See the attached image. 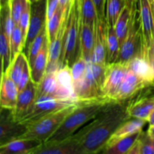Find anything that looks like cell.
Here are the masks:
<instances>
[{"instance_id": "2", "label": "cell", "mask_w": 154, "mask_h": 154, "mask_svg": "<svg viewBox=\"0 0 154 154\" xmlns=\"http://www.w3.org/2000/svg\"><path fill=\"white\" fill-rule=\"evenodd\" d=\"M112 102L110 99H104L79 102L78 106L66 117L57 130L45 142H56L67 139L96 117Z\"/></svg>"}, {"instance_id": "1", "label": "cell", "mask_w": 154, "mask_h": 154, "mask_svg": "<svg viewBox=\"0 0 154 154\" xmlns=\"http://www.w3.org/2000/svg\"><path fill=\"white\" fill-rule=\"evenodd\" d=\"M129 119L126 102H112L72 136L81 154L100 153L117 128Z\"/></svg>"}, {"instance_id": "14", "label": "cell", "mask_w": 154, "mask_h": 154, "mask_svg": "<svg viewBox=\"0 0 154 154\" xmlns=\"http://www.w3.org/2000/svg\"><path fill=\"white\" fill-rule=\"evenodd\" d=\"M2 108L0 123V142L1 144L20 137L26 129L25 126L15 121L11 114V110Z\"/></svg>"}, {"instance_id": "40", "label": "cell", "mask_w": 154, "mask_h": 154, "mask_svg": "<svg viewBox=\"0 0 154 154\" xmlns=\"http://www.w3.org/2000/svg\"><path fill=\"white\" fill-rule=\"evenodd\" d=\"M31 80V69H30L29 64L28 63L26 65L22 75L20 77V79L19 82H18L17 85V86L18 91L20 92L22 90H23Z\"/></svg>"}, {"instance_id": "8", "label": "cell", "mask_w": 154, "mask_h": 154, "mask_svg": "<svg viewBox=\"0 0 154 154\" xmlns=\"http://www.w3.org/2000/svg\"><path fill=\"white\" fill-rule=\"evenodd\" d=\"M129 70L128 63L116 62L106 65L105 81L102 86L104 97L114 101V96Z\"/></svg>"}, {"instance_id": "38", "label": "cell", "mask_w": 154, "mask_h": 154, "mask_svg": "<svg viewBox=\"0 0 154 154\" xmlns=\"http://www.w3.org/2000/svg\"><path fill=\"white\" fill-rule=\"evenodd\" d=\"M87 63H88V62L81 55L75 60V62L71 67L74 82L78 81L84 76L86 70H87Z\"/></svg>"}, {"instance_id": "10", "label": "cell", "mask_w": 154, "mask_h": 154, "mask_svg": "<svg viewBox=\"0 0 154 154\" xmlns=\"http://www.w3.org/2000/svg\"><path fill=\"white\" fill-rule=\"evenodd\" d=\"M74 92L78 102L109 99L104 97L102 86L86 74L81 79L74 82Z\"/></svg>"}, {"instance_id": "19", "label": "cell", "mask_w": 154, "mask_h": 154, "mask_svg": "<svg viewBox=\"0 0 154 154\" xmlns=\"http://www.w3.org/2000/svg\"><path fill=\"white\" fill-rule=\"evenodd\" d=\"M42 142L37 139L18 138L0 145V154H31Z\"/></svg>"}, {"instance_id": "3", "label": "cell", "mask_w": 154, "mask_h": 154, "mask_svg": "<svg viewBox=\"0 0 154 154\" xmlns=\"http://www.w3.org/2000/svg\"><path fill=\"white\" fill-rule=\"evenodd\" d=\"M78 104L70 105L61 110L53 112L38 121L26 126V129L20 138H31L37 139L45 142L57 130L66 117L78 106Z\"/></svg>"}, {"instance_id": "33", "label": "cell", "mask_w": 154, "mask_h": 154, "mask_svg": "<svg viewBox=\"0 0 154 154\" xmlns=\"http://www.w3.org/2000/svg\"><path fill=\"white\" fill-rule=\"evenodd\" d=\"M0 52L2 57V72L4 73L7 72L11 63V54L9 39L2 29L0 34Z\"/></svg>"}, {"instance_id": "51", "label": "cell", "mask_w": 154, "mask_h": 154, "mask_svg": "<svg viewBox=\"0 0 154 154\" xmlns=\"http://www.w3.org/2000/svg\"><path fill=\"white\" fill-rule=\"evenodd\" d=\"M48 1H51V0H48Z\"/></svg>"}, {"instance_id": "44", "label": "cell", "mask_w": 154, "mask_h": 154, "mask_svg": "<svg viewBox=\"0 0 154 154\" xmlns=\"http://www.w3.org/2000/svg\"><path fill=\"white\" fill-rule=\"evenodd\" d=\"M126 6H127L129 8H130L131 10L132 9V8L135 6V5L137 4L138 2V0H126Z\"/></svg>"}, {"instance_id": "6", "label": "cell", "mask_w": 154, "mask_h": 154, "mask_svg": "<svg viewBox=\"0 0 154 154\" xmlns=\"http://www.w3.org/2000/svg\"><path fill=\"white\" fill-rule=\"evenodd\" d=\"M78 102L58 99L49 96H41L36 98L28 112L22 117L18 123L26 127L29 125L38 121L42 117L53 112L61 110L70 105L78 104Z\"/></svg>"}, {"instance_id": "22", "label": "cell", "mask_w": 154, "mask_h": 154, "mask_svg": "<svg viewBox=\"0 0 154 154\" xmlns=\"http://www.w3.org/2000/svg\"><path fill=\"white\" fill-rule=\"evenodd\" d=\"M48 50L49 42L47 37L40 52L36 57L34 63L31 67V79L36 84H38L41 82L46 73L48 60Z\"/></svg>"}, {"instance_id": "23", "label": "cell", "mask_w": 154, "mask_h": 154, "mask_svg": "<svg viewBox=\"0 0 154 154\" xmlns=\"http://www.w3.org/2000/svg\"><path fill=\"white\" fill-rule=\"evenodd\" d=\"M141 132H136L124 138H119L111 142H108L100 153L106 154H128L132 146L136 142Z\"/></svg>"}, {"instance_id": "18", "label": "cell", "mask_w": 154, "mask_h": 154, "mask_svg": "<svg viewBox=\"0 0 154 154\" xmlns=\"http://www.w3.org/2000/svg\"><path fill=\"white\" fill-rule=\"evenodd\" d=\"M18 93L16 83L9 77L7 72L2 74L0 88V105L2 108L13 110L16 106Z\"/></svg>"}, {"instance_id": "31", "label": "cell", "mask_w": 154, "mask_h": 154, "mask_svg": "<svg viewBox=\"0 0 154 154\" xmlns=\"http://www.w3.org/2000/svg\"><path fill=\"white\" fill-rule=\"evenodd\" d=\"M28 63V59L26 56L23 52H20L12 60L8 69L6 72L9 77L16 83L17 85L20 79L26 65Z\"/></svg>"}, {"instance_id": "49", "label": "cell", "mask_w": 154, "mask_h": 154, "mask_svg": "<svg viewBox=\"0 0 154 154\" xmlns=\"http://www.w3.org/2000/svg\"><path fill=\"white\" fill-rule=\"evenodd\" d=\"M153 147H154V139H153Z\"/></svg>"}, {"instance_id": "37", "label": "cell", "mask_w": 154, "mask_h": 154, "mask_svg": "<svg viewBox=\"0 0 154 154\" xmlns=\"http://www.w3.org/2000/svg\"><path fill=\"white\" fill-rule=\"evenodd\" d=\"M29 3H31L29 0H9L8 1L11 15L16 25L19 24L21 14Z\"/></svg>"}, {"instance_id": "5", "label": "cell", "mask_w": 154, "mask_h": 154, "mask_svg": "<svg viewBox=\"0 0 154 154\" xmlns=\"http://www.w3.org/2000/svg\"><path fill=\"white\" fill-rule=\"evenodd\" d=\"M80 30H81V17L78 9V1L75 0L71 7L66 30L64 57H63L64 66L72 67L75 60L81 55Z\"/></svg>"}, {"instance_id": "13", "label": "cell", "mask_w": 154, "mask_h": 154, "mask_svg": "<svg viewBox=\"0 0 154 154\" xmlns=\"http://www.w3.org/2000/svg\"><path fill=\"white\" fill-rule=\"evenodd\" d=\"M148 86L150 85L133 72L129 70L113 100L116 102H126Z\"/></svg>"}, {"instance_id": "43", "label": "cell", "mask_w": 154, "mask_h": 154, "mask_svg": "<svg viewBox=\"0 0 154 154\" xmlns=\"http://www.w3.org/2000/svg\"><path fill=\"white\" fill-rule=\"evenodd\" d=\"M75 1V0H59V5L64 11H66L72 7Z\"/></svg>"}, {"instance_id": "41", "label": "cell", "mask_w": 154, "mask_h": 154, "mask_svg": "<svg viewBox=\"0 0 154 154\" xmlns=\"http://www.w3.org/2000/svg\"><path fill=\"white\" fill-rule=\"evenodd\" d=\"M95 6L96 8L99 19H105L106 18L105 15V6H106V0H93Z\"/></svg>"}, {"instance_id": "50", "label": "cell", "mask_w": 154, "mask_h": 154, "mask_svg": "<svg viewBox=\"0 0 154 154\" xmlns=\"http://www.w3.org/2000/svg\"><path fill=\"white\" fill-rule=\"evenodd\" d=\"M153 86H154V82H153Z\"/></svg>"}, {"instance_id": "47", "label": "cell", "mask_w": 154, "mask_h": 154, "mask_svg": "<svg viewBox=\"0 0 154 154\" xmlns=\"http://www.w3.org/2000/svg\"><path fill=\"white\" fill-rule=\"evenodd\" d=\"M9 0H0V3H1V7L2 6H4L5 5L8 4Z\"/></svg>"}, {"instance_id": "11", "label": "cell", "mask_w": 154, "mask_h": 154, "mask_svg": "<svg viewBox=\"0 0 154 154\" xmlns=\"http://www.w3.org/2000/svg\"><path fill=\"white\" fill-rule=\"evenodd\" d=\"M149 90L134 96L126 101V111L130 118L148 120L154 109V95L149 94Z\"/></svg>"}, {"instance_id": "12", "label": "cell", "mask_w": 154, "mask_h": 154, "mask_svg": "<svg viewBox=\"0 0 154 154\" xmlns=\"http://www.w3.org/2000/svg\"><path fill=\"white\" fill-rule=\"evenodd\" d=\"M41 96H49L78 102L75 96L61 87L57 80L56 72H46L41 82L38 84L36 98Z\"/></svg>"}, {"instance_id": "46", "label": "cell", "mask_w": 154, "mask_h": 154, "mask_svg": "<svg viewBox=\"0 0 154 154\" xmlns=\"http://www.w3.org/2000/svg\"><path fill=\"white\" fill-rule=\"evenodd\" d=\"M147 122L149 123V125H153L154 124V109L153 111L151 112L150 115L149 116L148 120H147Z\"/></svg>"}, {"instance_id": "32", "label": "cell", "mask_w": 154, "mask_h": 154, "mask_svg": "<svg viewBox=\"0 0 154 154\" xmlns=\"http://www.w3.org/2000/svg\"><path fill=\"white\" fill-rule=\"evenodd\" d=\"M10 48L11 54V61L16 57V56L20 52H23L25 45L23 35L22 31L18 25L15 26L14 29L12 31L10 39Z\"/></svg>"}, {"instance_id": "16", "label": "cell", "mask_w": 154, "mask_h": 154, "mask_svg": "<svg viewBox=\"0 0 154 154\" xmlns=\"http://www.w3.org/2000/svg\"><path fill=\"white\" fill-rule=\"evenodd\" d=\"M107 30L106 18L98 19L95 29V46L91 62L96 64L106 66Z\"/></svg>"}, {"instance_id": "21", "label": "cell", "mask_w": 154, "mask_h": 154, "mask_svg": "<svg viewBox=\"0 0 154 154\" xmlns=\"http://www.w3.org/2000/svg\"><path fill=\"white\" fill-rule=\"evenodd\" d=\"M129 69L142 78L150 85L154 82V69L150 62L143 55L134 57L128 63Z\"/></svg>"}, {"instance_id": "52", "label": "cell", "mask_w": 154, "mask_h": 154, "mask_svg": "<svg viewBox=\"0 0 154 154\" xmlns=\"http://www.w3.org/2000/svg\"><path fill=\"white\" fill-rule=\"evenodd\" d=\"M153 1H154V0H153Z\"/></svg>"}, {"instance_id": "15", "label": "cell", "mask_w": 154, "mask_h": 154, "mask_svg": "<svg viewBox=\"0 0 154 154\" xmlns=\"http://www.w3.org/2000/svg\"><path fill=\"white\" fill-rule=\"evenodd\" d=\"M38 84L30 81L26 87L18 93L15 108L11 110V114L15 121L20 120L30 109L36 99Z\"/></svg>"}, {"instance_id": "35", "label": "cell", "mask_w": 154, "mask_h": 154, "mask_svg": "<svg viewBox=\"0 0 154 154\" xmlns=\"http://www.w3.org/2000/svg\"><path fill=\"white\" fill-rule=\"evenodd\" d=\"M57 78L59 83L63 88L67 90L72 96H75L74 92V81L72 75L71 67L68 66H64L56 72Z\"/></svg>"}, {"instance_id": "27", "label": "cell", "mask_w": 154, "mask_h": 154, "mask_svg": "<svg viewBox=\"0 0 154 154\" xmlns=\"http://www.w3.org/2000/svg\"><path fill=\"white\" fill-rule=\"evenodd\" d=\"M65 13H66V11H64L61 8V7L59 5L55 13L53 14V16L49 20H47V35H48V39L49 43L52 42L57 37L62 23H63Z\"/></svg>"}, {"instance_id": "17", "label": "cell", "mask_w": 154, "mask_h": 154, "mask_svg": "<svg viewBox=\"0 0 154 154\" xmlns=\"http://www.w3.org/2000/svg\"><path fill=\"white\" fill-rule=\"evenodd\" d=\"M31 154H81L76 141L71 136L56 142L42 143Z\"/></svg>"}, {"instance_id": "34", "label": "cell", "mask_w": 154, "mask_h": 154, "mask_svg": "<svg viewBox=\"0 0 154 154\" xmlns=\"http://www.w3.org/2000/svg\"><path fill=\"white\" fill-rule=\"evenodd\" d=\"M48 37L47 35V29L46 26L39 32V34L35 38L34 40L32 42L31 45L29 47V54L27 56V59H28L30 69L32 66L33 63H34L36 57L38 54L40 52L41 49H42V46H43L44 43H45V39Z\"/></svg>"}, {"instance_id": "20", "label": "cell", "mask_w": 154, "mask_h": 154, "mask_svg": "<svg viewBox=\"0 0 154 154\" xmlns=\"http://www.w3.org/2000/svg\"><path fill=\"white\" fill-rule=\"evenodd\" d=\"M96 26L81 22L80 30V51L81 56L87 62H91L95 46Z\"/></svg>"}, {"instance_id": "26", "label": "cell", "mask_w": 154, "mask_h": 154, "mask_svg": "<svg viewBox=\"0 0 154 154\" xmlns=\"http://www.w3.org/2000/svg\"><path fill=\"white\" fill-rule=\"evenodd\" d=\"M81 22L96 26L98 22V14L93 0H77Z\"/></svg>"}, {"instance_id": "39", "label": "cell", "mask_w": 154, "mask_h": 154, "mask_svg": "<svg viewBox=\"0 0 154 154\" xmlns=\"http://www.w3.org/2000/svg\"><path fill=\"white\" fill-rule=\"evenodd\" d=\"M31 6L32 3H29V4L26 7V8L24 9L23 11L21 14L19 24H18V26H19L20 28L21 31H22L23 35L24 40L25 41L27 35V32H28L29 26L30 17H31Z\"/></svg>"}, {"instance_id": "7", "label": "cell", "mask_w": 154, "mask_h": 154, "mask_svg": "<svg viewBox=\"0 0 154 154\" xmlns=\"http://www.w3.org/2000/svg\"><path fill=\"white\" fill-rule=\"evenodd\" d=\"M138 6L144 45L143 56L147 58L154 45V1L138 0Z\"/></svg>"}, {"instance_id": "9", "label": "cell", "mask_w": 154, "mask_h": 154, "mask_svg": "<svg viewBox=\"0 0 154 154\" xmlns=\"http://www.w3.org/2000/svg\"><path fill=\"white\" fill-rule=\"evenodd\" d=\"M47 23V0H39L32 3L31 17L29 26L26 38L23 52L28 56L29 50L32 42L41 31L46 26Z\"/></svg>"}, {"instance_id": "24", "label": "cell", "mask_w": 154, "mask_h": 154, "mask_svg": "<svg viewBox=\"0 0 154 154\" xmlns=\"http://www.w3.org/2000/svg\"><path fill=\"white\" fill-rule=\"evenodd\" d=\"M147 122V120H142V119H129L117 128V130L114 132V134L109 138L108 142H111V141H114L115 140L119 139V138H124V137L129 136V135L135 134L136 132H141L143 130V127Z\"/></svg>"}, {"instance_id": "48", "label": "cell", "mask_w": 154, "mask_h": 154, "mask_svg": "<svg viewBox=\"0 0 154 154\" xmlns=\"http://www.w3.org/2000/svg\"><path fill=\"white\" fill-rule=\"evenodd\" d=\"M30 2H31V3H34V2H36L39 1V0H29Z\"/></svg>"}, {"instance_id": "36", "label": "cell", "mask_w": 154, "mask_h": 154, "mask_svg": "<svg viewBox=\"0 0 154 154\" xmlns=\"http://www.w3.org/2000/svg\"><path fill=\"white\" fill-rule=\"evenodd\" d=\"M15 24L14 21L12 19L11 15L10 9H9L8 4L5 5L1 7V29L4 31L5 34L10 39L12 31L14 29Z\"/></svg>"}, {"instance_id": "42", "label": "cell", "mask_w": 154, "mask_h": 154, "mask_svg": "<svg viewBox=\"0 0 154 154\" xmlns=\"http://www.w3.org/2000/svg\"><path fill=\"white\" fill-rule=\"evenodd\" d=\"M59 6V0H47V20L53 16Z\"/></svg>"}, {"instance_id": "4", "label": "cell", "mask_w": 154, "mask_h": 154, "mask_svg": "<svg viewBox=\"0 0 154 154\" xmlns=\"http://www.w3.org/2000/svg\"><path fill=\"white\" fill-rule=\"evenodd\" d=\"M143 51L144 45L142 32L140 22L139 10L137 2L132 9L129 31L124 42L120 46V54L117 62L128 63L134 57L138 55H143Z\"/></svg>"}, {"instance_id": "28", "label": "cell", "mask_w": 154, "mask_h": 154, "mask_svg": "<svg viewBox=\"0 0 154 154\" xmlns=\"http://www.w3.org/2000/svg\"><path fill=\"white\" fill-rule=\"evenodd\" d=\"M128 154H154L153 138L147 132L141 131L131 150Z\"/></svg>"}, {"instance_id": "29", "label": "cell", "mask_w": 154, "mask_h": 154, "mask_svg": "<svg viewBox=\"0 0 154 154\" xmlns=\"http://www.w3.org/2000/svg\"><path fill=\"white\" fill-rule=\"evenodd\" d=\"M126 5V0H106L105 15L108 26L114 27L119 16Z\"/></svg>"}, {"instance_id": "25", "label": "cell", "mask_w": 154, "mask_h": 154, "mask_svg": "<svg viewBox=\"0 0 154 154\" xmlns=\"http://www.w3.org/2000/svg\"><path fill=\"white\" fill-rule=\"evenodd\" d=\"M120 45L114 27L108 26L107 30L106 65L116 63L119 57Z\"/></svg>"}, {"instance_id": "45", "label": "cell", "mask_w": 154, "mask_h": 154, "mask_svg": "<svg viewBox=\"0 0 154 154\" xmlns=\"http://www.w3.org/2000/svg\"><path fill=\"white\" fill-rule=\"evenodd\" d=\"M147 133L149 134V135H150L153 139H154V124L150 125V126H149L148 128V130H147Z\"/></svg>"}, {"instance_id": "30", "label": "cell", "mask_w": 154, "mask_h": 154, "mask_svg": "<svg viewBox=\"0 0 154 154\" xmlns=\"http://www.w3.org/2000/svg\"><path fill=\"white\" fill-rule=\"evenodd\" d=\"M131 12H132V10L129 8L126 5L125 6L120 15L119 16L117 22H116L115 26H114V29H115L116 33H117V35L118 37L120 46L124 42L126 35H127L128 31H129Z\"/></svg>"}]
</instances>
